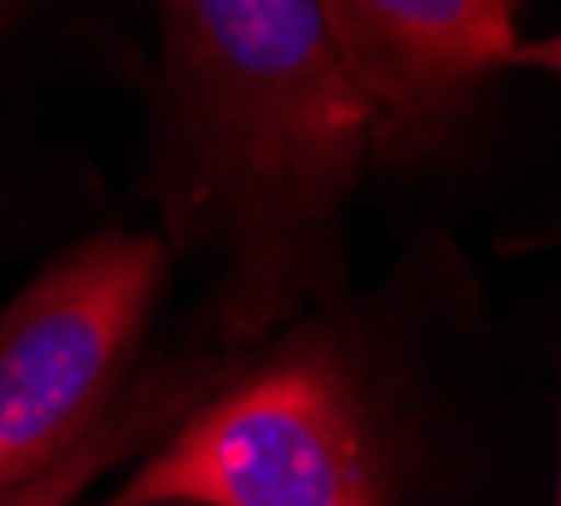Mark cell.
Returning a JSON list of instances; mask_svg holds the SVG:
<instances>
[{"mask_svg":"<svg viewBox=\"0 0 561 506\" xmlns=\"http://www.w3.org/2000/svg\"><path fill=\"white\" fill-rule=\"evenodd\" d=\"M171 211L226 251L236 331L286 317L336 266L371 111L321 0H161Z\"/></svg>","mask_w":561,"mask_h":506,"instance_id":"1","label":"cell"},{"mask_svg":"<svg viewBox=\"0 0 561 506\" xmlns=\"http://www.w3.org/2000/svg\"><path fill=\"white\" fill-rule=\"evenodd\" d=\"M105 506H386L351 377L286 352L196 401Z\"/></svg>","mask_w":561,"mask_h":506,"instance_id":"2","label":"cell"},{"mask_svg":"<svg viewBox=\"0 0 561 506\" xmlns=\"http://www.w3.org/2000/svg\"><path fill=\"white\" fill-rule=\"evenodd\" d=\"M161 281L156 235L101 231L0 311V492L60 461L121 401Z\"/></svg>","mask_w":561,"mask_h":506,"instance_id":"3","label":"cell"},{"mask_svg":"<svg viewBox=\"0 0 561 506\" xmlns=\"http://www.w3.org/2000/svg\"><path fill=\"white\" fill-rule=\"evenodd\" d=\"M526 0H321L336 50L371 111V151L436 146L516 56Z\"/></svg>","mask_w":561,"mask_h":506,"instance_id":"4","label":"cell"},{"mask_svg":"<svg viewBox=\"0 0 561 506\" xmlns=\"http://www.w3.org/2000/svg\"><path fill=\"white\" fill-rule=\"evenodd\" d=\"M210 377H216V366H206V371H186V366L151 371L146 381L121 391L116 406H111L60 461H50L46 471H35L31 482L0 492V506H76L116 461L140 451L156 432H165L175 416H186L201 391L210 387Z\"/></svg>","mask_w":561,"mask_h":506,"instance_id":"5","label":"cell"},{"mask_svg":"<svg viewBox=\"0 0 561 506\" xmlns=\"http://www.w3.org/2000/svg\"><path fill=\"white\" fill-rule=\"evenodd\" d=\"M512 66H522V71H547L561 81V25L551 31V36H537V41H516V56Z\"/></svg>","mask_w":561,"mask_h":506,"instance_id":"6","label":"cell"},{"mask_svg":"<svg viewBox=\"0 0 561 506\" xmlns=\"http://www.w3.org/2000/svg\"><path fill=\"white\" fill-rule=\"evenodd\" d=\"M557 506H561V461H557Z\"/></svg>","mask_w":561,"mask_h":506,"instance_id":"7","label":"cell"},{"mask_svg":"<svg viewBox=\"0 0 561 506\" xmlns=\"http://www.w3.org/2000/svg\"><path fill=\"white\" fill-rule=\"evenodd\" d=\"M0 5H5V0H0Z\"/></svg>","mask_w":561,"mask_h":506,"instance_id":"8","label":"cell"}]
</instances>
